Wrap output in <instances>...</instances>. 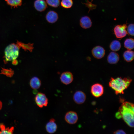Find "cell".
<instances>
[{
    "label": "cell",
    "mask_w": 134,
    "mask_h": 134,
    "mask_svg": "<svg viewBox=\"0 0 134 134\" xmlns=\"http://www.w3.org/2000/svg\"><path fill=\"white\" fill-rule=\"evenodd\" d=\"M47 4L50 6L56 8L60 5V0H46Z\"/></svg>",
    "instance_id": "cell-23"
},
{
    "label": "cell",
    "mask_w": 134,
    "mask_h": 134,
    "mask_svg": "<svg viewBox=\"0 0 134 134\" xmlns=\"http://www.w3.org/2000/svg\"><path fill=\"white\" fill-rule=\"evenodd\" d=\"M0 134H12L14 130L13 127L6 128L5 126L2 124L0 125Z\"/></svg>",
    "instance_id": "cell-21"
},
{
    "label": "cell",
    "mask_w": 134,
    "mask_h": 134,
    "mask_svg": "<svg viewBox=\"0 0 134 134\" xmlns=\"http://www.w3.org/2000/svg\"><path fill=\"white\" fill-rule=\"evenodd\" d=\"M132 80L128 78H123L118 77L114 78L111 77L109 82V86L115 91L116 95L124 94V91L130 85Z\"/></svg>",
    "instance_id": "cell-2"
},
{
    "label": "cell",
    "mask_w": 134,
    "mask_h": 134,
    "mask_svg": "<svg viewBox=\"0 0 134 134\" xmlns=\"http://www.w3.org/2000/svg\"><path fill=\"white\" fill-rule=\"evenodd\" d=\"M86 96L85 93L81 91H77L74 93L73 99L74 102L78 104L84 103L86 100Z\"/></svg>",
    "instance_id": "cell-8"
},
{
    "label": "cell",
    "mask_w": 134,
    "mask_h": 134,
    "mask_svg": "<svg viewBox=\"0 0 134 134\" xmlns=\"http://www.w3.org/2000/svg\"><path fill=\"white\" fill-rule=\"evenodd\" d=\"M91 91L93 96L98 98L101 96L103 94L104 88L102 85L100 84H95L91 86Z\"/></svg>",
    "instance_id": "cell-6"
},
{
    "label": "cell",
    "mask_w": 134,
    "mask_h": 134,
    "mask_svg": "<svg viewBox=\"0 0 134 134\" xmlns=\"http://www.w3.org/2000/svg\"><path fill=\"white\" fill-rule=\"evenodd\" d=\"M7 4L11 7L14 8L20 6L22 4V0H5Z\"/></svg>",
    "instance_id": "cell-20"
},
{
    "label": "cell",
    "mask_w": 134,
    "mask_h": 134,
    "mask_svg": "<svg viewBox=\"0 0 134 134\" xmlns=\"http://www.w3.org/2000/svg\"><path fill=\"white\" fill-rule=\"evenodd\" d=\"M60 78L61 82L66 85L71 83L73 79L72 74L69 71H66L63 73L61 74Z\"/></svg>",
    "instance_id": "cell-9"
},
{
    "label": "cell",
    "mask_w": 134,
    "mask_h": 134,
    "mask_svg": "<svg viewBox=\"0 0 134 134\" xmlns=\"http://www.w3.org/2000/svg\"><path fill=\"white\" fill-rule=\"evenodd\" d=\"M35 101L37 105L40 108L46 106L48 103V100L44 94L39 92L35 97Z\"/></svg>",
    "instance_id": "cell-4"
},
{
    "label": "cell",
    "mask_w": 134,
    "mask_h": 134,
    "mask_svg": "<svg viewBox=\"0 0 134 134\" xmlns=\"http://www.w3.org/2000/svg\"><path fill=\"white\" fill-rule=\"evenodd\" d=\"M73 4L72 0H62L61 2V6L66 8H70L72 6Z\"/></svg>",
    "instance_id": "cell-22"
},
{
    "label": "cell",
    "mask_w": 134,
    "mask_h": 134,
    "mask_svg": "<svg viewBox=\"0 0 134 134\" xmlns=\"http://www.w3.org/2000/svg\"><path fill=\"white\" fill-rule=\"evenodd\" d=\"M2 70V73L9 77H11L14 73L13 71L11 70L3 69Z\"/></svg>",
    "instance_id": "cell-25"
},
{
    "label": "cell",
    "mask_w": 134,
    "mask_h": 134,
    "mask_svg": "<svg viewBox=\"0 0 134 134\" xmlns=\"http://www.w3.org/2000/svg\"><path fill=\"white\" fill-rule=\"evenodd\" d=\"M30 84L32 88L34 90H37L40 87L41 85V82L38 78L34 77L31 79Z\"/></svg>",
    "instance_id": "cell-16"
},
{
    "label": "cell",
    "mask_w": 134,
    "mask_h": 134,
    "mask_svg": "<svg viewBox=\"0 0 134 134\" xmlns=\"http://www.w3.org/2000/svg\"><path fill=\"white\" fill-rule=\"evenodd\" d=\"M121 47L120 43L117 40L113 41L110 45V49L113 51H118L121 48Z\"/></svg>",
    "instance_id": "cell-18"
},
{
    "label": "cell",
    "mask_w": 134,
    "mask_h": 134,
    "mask_svg": "<svg viewBox=\"0 0 134 134\" xmlns=\"http://www.w3.org/2000/svg\"><path fill=\"white\" fill-rule=\"evenodd\" d=\"M93 56L95 58L100 59L105 55V50L102 47L98 46L94 47L92 51Z\"/></svg>",
    "instance_id": "cell-10"
},
{
    "label": "cell",
    "mask_w": 134,
    "mask_h": 134,
    "mask_svg": "<svg viewBox=\"0 0 134 134\" xmlns=\"http://www.w3.org/2000/svg\"><path fill=\"white\" fill-rule=\"evenodd\" d=\"M119 59V55L114 52H111L108 55L107 60L109 63L111 64L116 63Z\"/></svg>",
    "instance_id": "cell-15"
},
{
    "label": "cell",
    "mask_w": 134,
    "mask_h": 134,
    "mask_svg": "<svg viewBox=\"0 0 134 134\" xmlns=\"http://www.w3.org/2000/svg\"><path fill=\"white\" fill-rule=\"evenodd\" d=\"M127 31L128 34L132 36L134 35V24H129L127 27Z\"/></svg>",
    "instance_id": "cell-24"
},
{
    "label": "cell",
    "mask_w": 134,
    "mask_h": 134,
    "mask_svg": "<svg viewBox=\"0 0 134 134\" xmlns=\"http://www.w3.org/2000/svg\"><path fill=\"white\" fill-rule=\"evenodd\" d=\"M80 24L83 28L86 29L90 28L92 25V22L90 18L88 16H84L80 20Z\"/></svg>",
    "instance_id": "cell-14"
},
{
    "label": "cell",
    "mask_w": 134,
    "mask_h": 134,
    "mask_svg": "<svg viewBox=\"0 0 134 134\" xmlns=\"http://www.w3.org/2000/svg\"><path fill=\"white\" fill-rule=\"evenodd\" d=\"M134 108V104L128 102H124L120 107L115 116L118 119L122 118L129 126L133 127Z\"/></svg>",
    "instance_id": "cell-1"
},
{
    "label": "cell",
    "mask_w": 134,
    "mask_h": 134,
    "mask_svg": "<svg viewBox=\"0 0 134 134\" xmlns=\"http://www.w3.org/2000/svg\"><path fill=\"white\" fill-rule=\"evenodd\" d=\"M19 48L17 45L13 43L8 45L5 50V56L6 61L15 60L19 55Z\"/></svg>",
    "instance_id": "cell-3"
},
{
    "label": "cell",
    "mask_w": 134,
    "mask_h": 134,
    "mask_svg": "<svg viewBox=\"0 0 134 134\" xmlns=\"http://www.w3.org/2000/svg\"><path fill=\"white\" fill-rule=\"evenodd\" d=\"M55 120L51 118L46 125L45 129L47 132L50 134L55 133L57 129V126L55 123Z\"/></svg>",
    "instance_id": "cell-11"
},
{
    "label": "cell",
    "mask_w": 134,
    "mask_h": 134,
    "mask_svg": "<svg viewBox=\"0 0 134 134\" xmlns=\"http://www.w3.org/2000/svg\"><path fill=\"white\" fill-rule=\"evenodd\" d=\"M123 56L126 61L127 62H130L134 59V52L131 50H128L124 52Z\"/></svg>",
    "instance_id": "cell-17"
},
{
    "label": "cell",
    "mask_w": 134,
    "mask_h": 134,
    "mask_svg": "<svg viewBox=\"0 0 134 134\" xmlns=\"http://www.w3.org/2000/svg\"><path fill=\"white\" fill-rule=\"evenodd\" d=\"M127 28V25L125 24L116 26L114 29V33L116 37L121 38L125 37L127 34L126 30Z\"/></svg>",
    "instance_id": "cell-5"
},
{
    "label": "cell",
    "mask_w": 134,
    "mask_h": 134,
    "mask_svg": "<svg viewBox=\"0 0 134 134\" xmlns=\"http://www.w3.org/2000/svg\"><path fill=\"white\" fill-rule=\"evenodd\" d=\"M58 18L57 13L53 11H50L47 12L46 16L47 21L51 23H55L57 21Z\"/></svg>",
    "instance_id": "cell-13"
},
{
    "label": "cell",
    "mask_w": 134,
    "mask_h": 134,
    "mask_svg": "<svg viewBox=\"0 0 134 134\" xmlns=\"http://www.w3.org/2000/svg\"><path fill=\"white\" fill-rule=\"evenodd\" d=\"M65 119L68 123L70 124H74L77 123L78 117L76 112L73 111H69L66 114Z\"/></svg>",
    "instance_id": "cell-7"
},
{
    "label": "cell",
    "mask_w": 134,
    "mask_h": 134,
    "mask_svg": "<svg viewBox=\"0 0 134 134\" xmlns=\"http://www.w3.org/2000/svg\"><path fill=\"white\" fill-rule=\"evenodd\" d=\"M34 5L37 10L41 12L44 11L47 7L46 2L44 0H36Z\"/></svg>",
    "instance_id": "cell-12"
},
{
    "label": "cell",
    "mask_w": 134,
    "mask_h": 134,
    "mask_svg": "<svg viewBox=\"0 0 134 134\" xmlns=\"http://www.w3.org/2000/svg\"><path fill=\"white\" fill-rule=\"evenodd\" d=\"M134 40L132 38L126 39L124 42L125 47L128 50H131L134 48Z\"/></svg>",
    "instance_id": "cell-19"
},
{
    "label": "cell",
    "mask_w": 134,
    "mask_h": 134,
    "mask_svg": "<svg viewBox=\"0 0 134 134\" xmlns=\"http://www.w3.org/2000/svg\"><path fill=\"white\" fill-rule=\"evenodd\" d=\"M2 106V103L1 102L0 100V110L1 109Z\"/></svg>",
    "instance_id": "cell-27"
},
{
    "label": "cell",
    "mask_w": 134,
    "mask_h": 134,
    "mask_svg": "<svg viewBox=\"0 0 134 134\" xmlns=\"http://www.w3.org/2000/svg\"><path fill=\"white\" fill-rule=\"evenodd\" d=\"M113 134H126V133L124 131L122 130H119L114 132Z\"/></svg>",
    "instance_id": "cell-26"
}]
</instances>
